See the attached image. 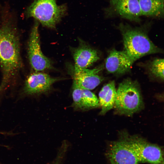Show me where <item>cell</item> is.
<instances>
[{"mask_svg": "<svg viewBox=\"0 0 164 164\" xmlns=\"http://www.w3.org/2000/svg\"><path fill=\"white\" fill-rule=\"evenodd\" d=\"M19 40L16 29L9 22L0 27V64L2 73L0 93L6 88L21 67Z\"/></svg>", "mask_w": 164, "mask_h": 164, "instance_id": "obj_1", "label": "cell"}, {"mask_svg": "<svg viewBox=\"0 0 164 164\" xmlns=\"http://www.w3.org/2000/svg\"><path fill=\"white\" fill-rule=\"evenodd\" d=\"M149 23L141 27H133L122 23L118 26L123 36V50L134 62L145 55L162 52L147 35L146 27Z\"/></svg>", "mask_w": 164, "mask_h": 164, "instance_id": "obj_2", "label": "cell"}, {"mask_svg": "<svg viewBox=\"0 0 164 164\" xmlns=\"http://www.w3.org/2000/svg\"><path fill=\"white\" fill-rule=\"evenodd\" d=\"M114 106L119 114L129 116L142 109L143 102L137 81L127 78L119 84Z\"/></svg>", "mask_w": 164, "mask_h": 164, "instance_id": "obj_3", "label": "cell"}, {"mask_svg": "<svg viewBox=\"0 0 164 164\" xmlns=\"http://www.w3.org/2000/svg\"><path fill=\"white\" fill-rule=\"evenodd\" d=\"M57 0H34L28 8L27 14L44 26L54 29L66 15L67 5H58Z\"/></svg>", "mask_w": 164, "mask_h": 164, "instance_id": "obj_4", "label": "cell"}, {"mask_svg": "<svg viewBox=\"0 0 164 164\" xmlns=\"http://www.w3.org/2000/svg\"><path fill=\"white\" fill-rule=\"evenodd\" d=\"M124 136L122 139L135 154L140 163L164 164L163 152L160 147L137 136Z\"/></svg>", "mask_w": 164, "mask_h": 164, "instance_id": "obj_5", "label": "cell"}, {"mask_svg": "<svg viewBox=\"0 0 164 164\" xmlns=\"http://www.w3.org/2000/svg\"><path fill=\"white\" fill-rule=\"evenodd\" d=\"M104 12L107 18L118 16L136 22L141 21L138 0H109V5Z\"/></svg>", "mask_w": 164, "mask_h": 164, "instance_id": "obj_6", "label": "cell"}, {"mask_svg": "<svg viewBox=\"0 0 164 164\" xmlns=\"http://www.w3.org/2000/svg\"><path fill=\"white\" fill-rule=\"evenodd\" d=\"M39 23L36 22L32 29L28 43V54L32 68L36 72L52 68L50 60L42 53L39 32Z\"/></svg>", "mask_w": 164, "mask_h": 164, "instance_id": "obj_7", "label": "cell"}, {"mask_svg": "<svg viewBox=\"0 0 164 164\" xmlns=\"http://www.w3.org/2000/svg\"><path fill=\"white\" fill-rule=\"evenodd\" d=\"M101 70V67L89 69L80 68L75 66L73 75V88L90 91L94 89L103 80V78L98 74Z\"/></svg>", "mask_w": 164, "mask_h": 164, "instance_id": "obj_8", "label": "cell"}, {"mask_svg": "<svg viewBox=\"0 0 164 164\" xmlns=\"http://www.w3.org/2000/svg\"><path fill=\"white\" fill-rule=\"evenodd\" d=\"M59 80L45 73L36 72L32 73L25 81L23 94L31 95L45 93L50 89L53 83Z\"/></svg>", "mask_w": 164, "mask_h": 164, "instance_id": "obj_9", "label": "cell"}, {"mask_svg": "<svg viewBox=\"0 0 164 164\" xmlns=\"http://www.w3.org/2000/svg\"><path fill=\"white\" fill-rule=\"evenodd\" d=\"M108 155L111 164H138L137 156L123 140L113 142L110 146Z\"/></svg>", "mask_w": 164, "mask_h": 164, "instance_id": "obj_10", "label": "cell"}, {"mask_svg": "<svg viewBox=\"0 0 164 164\" xmlns=\"http://www.w3.org/2000/svg\"><path fill=\"white\" fill-rule=\"evenodd\" d=\"M134 62L123 51L111 50L106 58L105 66L109 73L122 74L128 72Z\"/></svg>", "mask_w": 164, "mask_h": 164, "instance_id": "obj_11", "label": "cell"}, {"mask_svg": "<svg viewBox=\"0 0 164 164\" xmlns=\"http://www.w3.org/2000/svg\"><path fill=\"white\" fill-rule=\"evenodd\" d=\"M73 88L72 107L74 110L85 111L100 107L98 98L90 90Z\"/></svg>", "mask_w": 164, "mask_h": 164, "instance_id": "obj_12", "label": "cell"}, {"mask_svg": "<svg viewBox=\"0 0 164 164\" xmlns=\"http://www.w3.org/2000/svg\"><path fill=\"white\" fill-rule=\"evenodd\" d=\"M75 66L87 68L99 59L96 50L85 43H81L73 53Z\"/></svg>", "mask_w": 164, "mask_h": 164, "instance_id": "obj_13", "label": "cell"}, {"mask_svg": "<svg viewBox=\"0 0 164 164\" xmlns=\"http://www.w3.org/2000/svg\"><path fill=\"white\" fill-rule=\"evenodd\" d=\"M116 94L114 81H111L103 86L99 93L98 100L101 110L100 114H105L112 108Z\"/></svg>", "mask_w": 164, "mask_h": 164, "instance_id": "obj_14", "label": "cell"}, {"mask_svg": "<svg viewBox=\"0 0 164 164\" xmlns=\"http://www.w3.org/2000/svg\"><path fill=\"white\" fill-rule=\"evenodd\" d=\"M142 15L164 17V0H138Z\"/></svg>", "mask_w": 164, "mask_h": 164, "instance_id": "obj_15", "label": "cell"}, {"mask_svg": "<svg viewBox=\"0 0 164 164\" xmlns=\"http://www.w3.org/2000/svg\"><path fill=\"white\" fill-rule=\"evenodd\" d=\"M149 71L155 77L163 81L164 80V59L156 58L150 63Z\"/></svg>", "mask_w": 164, "mask_h": 164, "instance_id": "obj_16", "label": "cell"}, {"mask_svg": "<svg viewBox=\"0 0 164 164\" xmlns=\"http://www.w3.org/2000/svg\"><path fill=\"white\" fill-rule=\"evenodd\" d=\"M0 134H3L4 135H14V133L11 132H0ZM0 146H2L5 147H7L8 148L9 147L7 146L6 145H2L0 144Z\"/></svg>", "mask_w": 164, "mask_h": 164, "instance_id": "obj_17", "label": "cell"}]
</instances>
